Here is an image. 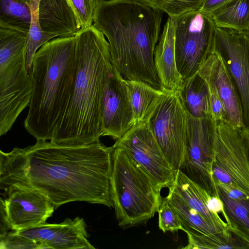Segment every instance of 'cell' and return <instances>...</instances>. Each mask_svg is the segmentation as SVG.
<instances>
[{"label": "cell", "mask_w": 249, "mask_h": 249, "mask_svg": "<svg viewBox=\"0 0 249 249\" xmlns=\"http://www.w3.org/2000/svg\"><path fill=\"white\" fill-rule=\"evenodd\" d=\"M114 147L100 140L67 144L36 140L24 148L0 151V188L36 189L55 209L66 203L85 201L113 207L111 175Z\"/></svg>", "instance_id": "6da1fadb"}, {"label": "cell", "mask_w": 249, "mask_h": 249, "mask_svg": "<svg viewBox=\"0 0 249 249\" xmlns=\"http://www.w3.org/2000/svg\"><path fill=\"white\" fill-rule=\"evenodd\" d=\"M163 14L138 0H99L93 22L107 38L112 63L124 79L162 90L154 55Z\"/></svg>", "instance_id": "7a4b0ae2"}, {"label": "cell", "mask_w": 249, "mask_h": 249, "mask_svg": "<svg viewBox=\"0 0 249 249\" xmlns=\"http://www.w3.org/2000/svg\"><path fill=\"white\" fill-rule=\"evenodd\" d=\"M77 70L71 95L52 142H94L103 136L102 98L112 68L109 43L93 25L75 35Z\"/></svg>", "instance_id": "3957f363"}, {"label": "cell", "mask_w": 249, "mask_h": 249, "mask_svg": "<svg viewBox=\"0 0 249 249\" xmlns=\"http://www.w3.org/2000/svg\"><path fill=\"white\" fill-rule=\"evenodd\" d=\"M76 70L75 36L53 38L35 54L32 97L24 125L36 140L53 138L70 101Z\"/></svg>", "instance_id": "277c9868"}, {"label": "cell", "mask_w": 249, "mask_h": 249, "mask_svg": "<svg viewBox=\"0 0 249 249\" xmlns=\"http://www.w3.org/2000/svg\"><path fill=\"white\" fill-rule=\"evenodd\" d=\"M113 146L112 197L118 225L146 223L158 211L162 189L122 148Z\"/></svg>", "instance_id": "5b68a950"}, {"label": "cell", "mask_w": 249, "mask_h": 249, "mask_svg": "<svg viewBox=\"0 0 249 249\" xmlns=\"http://www.w3.org/2000/svg\"><path fill=\"white\" fill-rule=\"evenodd\" d=\"M28 32L0 25V135L30 104L33 76L26 69Z\"/></svg>", "instance_id": "8992f818"}, {"label": "cell", "mask_w": 249, "mask_h": 249, "mask_svg": "<svg viewBox=\"0 0 249 249\" xmlns=\"http://www.w3.org/2000/svg\"><path fill=\"white\" fill-rule=\"evenodd\" d=\"M175 18V55L184 80L192 77L212 52L215 25L212 17L198 10Z\"/></svg>", "instance_id": "52a82bcc"}, {"label": "cell", "mask_w": 249, "mask_h": 249, "mask_svg": "<svg viewBox=\"0 0 249 249\" xmlns=\"http://www.w3.org/2000/svg\"><path fill=\"white\" fill-rule=\"evenodd\" d=\"M217 125L212 116L197 118L188 113L185 152L179 169L211 196L219 197L212 171Z\"/></svg>", "instance_id": "ba28073f"}, {"label": "cell", "mask_w": 249, "mask_h": 249, "mask_svg": "<svg viewBox=\"0 0 249 249\" xmlns=\"http://www.w3.org/2000/svg\"><path fill=\"white\" fill-rule=\"evenodd\" d=\"M213 178L249 196V158L243 129L224 121L217 122Z\"/></svg>", "instance_id": "9c48e42d"}, {"label": "cell", "mask_w": 249, "mask_h": 249, "mask_svg": "<svg viewBox=\"0 0 249 249\" xmlns=\"http://www.w3.org/2000/svg\"><path fill=\"white\" fill-rule=\"evenodd\" d=\"M148 123L165 157L177 171L184 157L188 124V113L178 91L163 90Z\"/></svg>", "instance_id": "30bf717a"}, {"label": "cell", "mask_w": 249, "mask_h": 249, "mask_svg": "<svg viewBox=\"0 0 249 249\" xmlns=\"http://www.w3.org/2000/svg\"><path fill=\"white\" fill-rule=\"evenodd\" d=\"M212 52L225 64L239 99L242 129H249V31L216 26Z\"/></svg>", "instance_id": "8fae6325"}, {"label": "cell", "mask_w": 249, "mask_h": 249, "mask_svg": "<svg viewBox=\"0 0 249 249\" xmlns=\"http://www.w3.org/2000/svg\"><path fill=\"white\" fill-rule=\"evenodd\" d=\"M0 198V233L18 231L46 223L55 208L41 192L28 187L13 186Z\"/></svg>", "instance_id": "7c38bea8"}, {"label": "cell", "mask_w": 249, "mask_h": 249, "mask_svg": "<svg viewBox=\"0 0 249 249\" xmlns=\"http://www.w3.org/2000/svg\"><path fill=\"white\" fill-rule=\"evenodd\" d=\"M113 145L122 148L161 189L171 186L176 171L165 157L148 123L135 124Z\"/></svg>", "instance_id": "4fadbf2b"}, {"label": "cell", "mask_w": 249, "mask_h": 249, "mask_svg": "<svg viewBox=\"0 0 249 249\" xmlns=\"http://www.w3.org/2000/svg\"><path fill=\"white\" fill-rule=\"evenodd\" d=\"M103 136L117 140L135 124L125 79L113 65L106 77L102 98Z\"/></svg>", "instance_id": "5bb4252c"}, {"label": "cell", "mask_w": 249, "mask_h": 249, "mask_svg": "<svg viewBox=\"0 0 249 249\" xmlns=\"http://www.w3.org/2000/svg\"><path fill=\"white\" fill-rule=\"evenodd\" d=\"M15 231L34 241L38 249H95L88 239L86 223L79 216L66 218L58 224L45 223Z\"/></svg>", "instance_id": "9a60e30c"}, {"label": "cell", "mask_w": 249, "mask_h": 249, "mask_svg": "<svg viewBox=\"0 0 249 249\" xmlns=\"http://www.w3.org/2000/svg\"><path fill=\"white\" fill-rule=\"evenodd\" d=\"M197 72L206 81L209 89L215 92L222 102L225 111L224 121L242 128V112L239 99L220 56L212 52Z\"/></svg>", "instance_id": "2e32d148"}, {"label": "cell", "mask_w": 249, "mask_h": 249, "mask_svg": "<svg viewBox=\"0 0 249 249\" xmlns=\"http://www.w3.org/2000/svg\"><path fill=\"white\" fill-rule=\"evenodd\" d=\"M154 64L162 90L179 91L184 80L175 55V18L168 16L154 51Z\"/></svg>", "instance_id": "e0dca14e"}, {"label": "cell", "mask_w": 249, "mask_h": 249, "mask_svg": "<svg viewBox=\"0 0 249 249\" xmlns=\"http://www.w3.org/2000/svg\"><path fill=\"white\" fill-rule=\"evenodd\" d=\"M38 14L42 31L54 38L75 36L80 30L67 0H39Z\"/></svg>", "instance_id": "ac0fdd59"}, {"label": "cell", "mask_w": 249, "mask_h": 249, "mask_svg": "<svg viewBox=\"0 0 249 249\" xmlns=\"http://www.w3.org/2000/svg\"><path fill=\"white\" fill-rule=\"evenodd\" d=\"M168 189L173 190L190 207L198 212L218 232L228 229L227 223L218 213H214L208 209L207 202L211 196L180 169L176 171L174 182Z\"/></svg>", "instance_id": "d6986e66"}, {"label": "cell", "mask_w": 249, "mask_h": 249, "mask_svg": "<svg viewBox=\"0 0 249 249\" xmlns=\"http://www.w3.org/2000/svg\"><path fill=\"white\" fill-rule=\"evenodd\" d=\"M125 83L135 124L148 123L160 101L163 90L139 81L125 79Z\"/></svg>", "instance_id": "ffe728a7"}, {"label": "cell", "mask_w": 249, "mask_h": 249, "mask_svg": "<svg viewBox=\"0 0 249 249\" xmlns=\"http://www.w3.org/2000/svg\"><path fill=\"white\" fill-rule=\"evenodd\" d=\"M178 91L183 105L189 114L197 118L211 116L209 87L198 72L184 80Z\"/></svg>", "instance_id": "44dd1931"}, {"label": "cell", "mask_w": 249, "mask_h": 249, "mask_svg": "<svg viewBox=\"0 0 249 249\" xmlns=\"http://www.w3.org/2000/svg\"><path fill=\"white\" fill-rule=\"evenodd\" d=\"M210 16L216 27L249 31V0H229Z\"/></svg>", "instance_id": "7402d4cb"}, {"label": "cell", "mask_w": 249, "mask_h": 249, "mask_svg": "<svg viewBox=\"0 0 249 249\" xmlns=\"http://www.w3.org/2000/svg\"><path fill=\"white\" fill-rule=\"evenodd\" d=\"M217 188L224 205L222 213L228 229L249 248V213L237 200L228 197L220 187L217 186Z\"/></svg>", "instance_id": "603a6c76"}, {"label": "cell", "mask_w": 249, "mask_h": 249, "mask_svg": "<svg viewBox=\"0 0 249 249\" xmlns=\"http://www.w3.org/2000/svg\"><path fill=\"white\" fill-rule=\"evenodd\" d=\"M165 198L178 214L182 231L186 233L208 234L218 232L171 189Z\"/></svg>", "instance_id": "cb8c5ba5"}, {"label": "cell", "mask_w": 249, "mask_h": 249, "mask_svg": "<svg viewBox=\"0 0 249 249\" xmlns=\"http://www.w3.org/2000/svg\"><path fill=\"white\" fill-rule=\"evenodd\" d=\"M186 234L188 244L183 249H249L228 229L208 234Z\"/></svg>", "instance_id": "d4e9b609"}, {"label": "cell", "mask_w": 249, "mask_h": 249, "mask_svg": "<svg viewBox=\"0 0 249 249\" xmlns=\"http://www.w3.org/2000/svg\"><path fill=\"white\" fill-rule=\"evenodd\" d=\"M0 25L29 32L31 13L26 0H0Z\"/></svg>", "instance_id": "484cf974"}, {"label": "cell", "mask_w": 249, "mask_h": 249, "mask_svg": "<svg viewBox=\"0 0 249 249\" xmlns=\"http://www.w3.org/2000/svg\"><path fill=\"white\" fill-rule=\"evenodd\" d=\"M38 3L39 0H33L28 2L31 13L26 54V69L29 73H32V64L36 52L47 42L54 38L45 33L40 27L38 14Z\"/></svg>", "instance_id": "4316f807"}, {"label": "cell", "mask_w": 249, "mask_h": 249, "mask_svg": "<svg viewBox=\"0 0 249 249\" xmlns=\"http://www.w3.org/2000/svg\"><path fill=\"white\" fill-rule=\"evenodd\" d=\"M168 16L177 17L198 9L202 0H138Z\"/></svg>", "instance_id": "83f0119b"}, {"label": "cell", "mask_w": 249, "mask_h": 249, "mask_svg": "<svg viewBox=\"0 0 249 249\" xmlns=\"http://www.w3.org/2000/svg\"><path fill=\"white\" fill-rule=\"evenodd\" d=\"M158 213L159 227L164 233L183 230L178 214L165 198L162 199Z\"/></svg>", "instance_id": "f1b7e54d"}, {"label": "cell", "mask_w": 249, "mask_h": 249, "mask_svg": "<svg viewBox=\"0 0 249 249\" xmlns=\"http://www.w3.org/2000/svg\"><path fill=\"white\" fill-rule=\"evenodd\" d=\"M0 248L4 249H38L33 240L18 234L15 231L0 233Z\"/></svg>", "instance_id": "f546056e"}, {"label": "cell", "mask_w": 249, "mask_h": 249, "mask_svg": "<svg viewBox=\"0 0 249 249\" xmlns=\"http://www.w3.org/2000/svg\"><path fill=\"white\" fill-rule=\"evenodd\" d=\"M79 27L84 29L93 25L94 10L88 0H71Z\"/></svg>", "instance_id": "4dcf8cb0"}, {"label": "cell", "mask_w": 249, "mask_h": 249, "mask_svg": "<svg viewBox=\"0 0 249 249\" xmlns=\"http://www.w3.org/2000/svg\"><path fill=\"white\" fill-rule=\"evenodd\" d=\"M209 91L211 116L217 122L224 121L225 112L224 105L215 92L210 89Z\"/></svg>", "instance_id": "1f68e13d"}, {"label": "cell", "mask_w": 249, "mask_h": 249, "mask_svg": "<svg viewBox=\"0 0 249 249\" xmlns=\"http://www.w3.org/2000/svg\"><path fill=\"white\" fill-rule=\"evenodd\" d=\"M229 0H202L198 10L211 15Z\"/></svg>", "instance_id": "d6a6232c"}, {"label": "cell", "mask_w": 249, "mask_h": 249, "mask_svg": "<svg viewBox=\"0 0 249 249\" xmlns=\"http://www.w3.org/2000/svg\"><path fill=\"white\" fill-rule=\"evenodd\" d=\"M207 206L211 212L215 213H222L224 210L223 203L218 197L211 196L208 201Z\"/></svg>", "instance_id": "836d02e7"}, {"label": "cell", "mask_w": 249, "mask_h": 249, "mask_svg": "<svg viewBox=\"0 0 249 249\" xmlns=\"http://www.w3.org/2000/svg\"><path fill=\"white\" fill-rule=\"evenodd\" d=\"M249 158V129H243Z\"/></svg>", "instance_id": "e575fe53"}, {"label": "cell", "mask_w": 249, "mask_h": 249, "mask_svg": "<svg viewBox=\"0 0 249 249\" xmlns=\"http://www.w3.org/2000/svg\"><path fill=\"white\" fill-rule=\"evenodd\" d=\"M92 8L94 10L99 0H88Z\"/></svg>", "instance_id": "d590c367"}, {"label": "cell", "mask_w": 249, "mask_h": 249, "mask_svg": "<svg viewBox=\"0 0 249 249\" xmlns=\"http://www.w3.org/2000/svg\"><path fill=\"white\" fill-rule=\"evenodd\" d=\"M68 2H69V3L70 4V5L71 6V7H72V6H71V0H67Z\"/></svg>", "instance_id": "8d00e7d4"}, {"label": "cell", "mask_w": 249, "mask_h": 249, "mask_svg": "<svg viewBox=\"0 0 249 249\" xmlns=\"http://www.w3.org/2000/svg\"><path fill=\"white\" fill-rule=\"evenodd\" d=\"M26 0L28 2H30V1L33 0Z\"/></svg>", "instance_id": "74e56055"}]
</instances>
